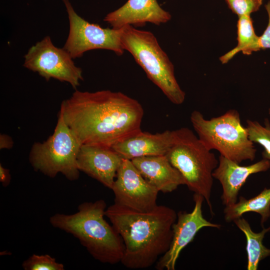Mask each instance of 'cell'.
I'll return each instance as SVG.
<instances>
[{
	"mask_svg": "<svg viewBox=\"0 0 270 270\" xmlns=\"http://www.w3.org/2000/svg\"><path fill=\"white\" fill-rule=\"evenodd\" d=\"M60 110L82 144L109 148L141 131L144 113L138 100L110 90H76Z\"/></svg>",
	"mask_w": 270,
	"mask_h": 270,
	"instance_id": "1",
	"label": "cell"
},
{
	"mask_svg": "<svg viewBox=\"0 0 270 270\" xmlns=\"http://www.w3.org/2000/svg\"><path fill=\"white\" fill-rule=\"evenodd\" d=\"M105 216L122 240L124 250L120 262L130 269L148 268L166 253L177 219L176 211L167 206L158 205L143 212L115 203L106 208Z\"/></svg>",
	"mask_w": 270,
	"mask_h": 270,
	"instance_id": "2",
	"label": "cell"
},
{
	"mask_svg": "<svg viewBox=\"0 0 270 270\" xmlns=\"http://www.w3.org/2000/svg\"><path fill=\"white\" fill-rule=\"evenodd\" d=\"M106 207L103 200L84 202L73 214L51 216L50 222L78 238L95 260L114 264L121 262L124 246L120 235L104 218Z\"/></svg>",
	"mask_w": 270,
	"mask_h": 270,
	"instance_id": "3",
	"label": "cell"
},
{
	"mask_svg": "<svg viewBox=\"0 0 270 270\" xmlns=\"http://www.w3.org/2000/svg\"><path fill=\"white\" fill-rule=\"evenodd\" d=\"M172 131V143L166 156L181 174L188 189L204 197L213 214L210 200L212 172L218 160L188 128Z\"/></svg>",
	"mask_w": 270,
	"mask_h": 270,
	"instance_id": "4",
	"label": "cell"
},
{
	"mask_svg": "<svg viewBox=\"0 0 270 270\" xmlns=\"http://www.w3.org/2000/svg\"><path fill=\"white\" fill-rule=\"evenodd\" d=\"M122 28V45L129 52L148 78L175 104H182L185 92L174 75V66L150 32L127 25Z\"/></svg>",
	"mask_w": 270,
	"mask_h": 270,
	"instance_id": "5",
	"label": "cell"
},
{
	"mask_svg": "<svg viewBox=\"0 0 270 270\" xmlns=\"http://www.w3.org/2000/svg\"><path fill=\"white\" fill-rule=\"evenodd\" d=\"M190 119L198 138L210 150H216L220 155L240 164L254 159L256 150L246 127L242 124L238 110H230L210 120L194 110Z\"/></svg>",
	"mask_w": 270,
	"mask_h": 270,
	"instance_id": "6",
	"label": "cell"
},
{
	"mask_svg": "<svg viewBox=\"0 0 270 270\" xmlns=\"http://www.w3.org/2000/svg\"><path fill=\"white\" fill-rule=\"evenodd\" d=\"M82 144L66 123L60 110L53 134L44 142L33 144L29 160L36 170L54 178L60 173L68 180H77V157Z\"/></svg>",
	"mask_w": 270,
	"mask_h": 270,
	"instance_id": "7",
	"label": "cell"
},
{
	"mask_svg": "<svg viewBox=\"0 0 270 270\" xmlns=\"http://www.w3.org/2000/svg\"><path fill=\"white\" fill-rule=\"evenodd\" d=\"M68 14L70 30L64 48L73 59L88 50L104 49L118 56L124 52L122 45V28H102L78 16L69 0H62Z\"/></svg>",
	"mask_w": 270,
	"mask_h": 270,
	"instance_id": "8",
	"label": "cell"
},
{
	"mask_svg": "<svg viewBox=\"0 0 270 270\" xmlns=\"http://www.w3.org/2000/svg\"><path fill=\"white\" fill-rule=\"evenodd\" d=\"M24 57V66L47 81L56 79L76 89L84 79L82 70L76 66L70 54L56 46L49 36L30 47Z\"/></svg>",
	"mask_w": 270,
	"mask_h": 270,
	"instance_id": "9",
	"label": "cell"
},
{
	"mask_svg": "<svg viewBox=\"0 0 270 270\" xmlns=\"http://www.w3.org/2000/svg\"><path fill=\"white\" fill-rule=\"evenodd\" d=\"M114 203L139 212H148L158 206L159 192L142 176L132 160L123 159L112 188Z\"/></svg>",
	"mask_w": 270,
	"mask_h": 270,
	"instance_id": "10",
	"label": "cell"
},
{
	"mask_svg": "<svg viewBox=\"0 0 270 270\" xmlns=\"http://www.w3.org/2000/svg\"><path fill=\"white\" fill-rule=\"evenodd\" d=\"M194 206L190 212L180 211L172 228V236L168 250L156 263L158 270H174L181 251L192 241L198 232L204 227L220 228L219 224L210 222L204 218L202 204L204 200L200 194H194Z\"/></svg>",
	"mask_w": 270,
	"mask_h": 270,
	"instance_id": "11",
	"label": "cell"
},
{
	"mask_svg": "<svg viewBox=\"0 0 270 270\" xmlns=\"http://www.w3.org/2000/svg\"><path fill=\"white\" fill-rule=\"evenodd\" d=\"M123 158L112 148L81 145L77 165L80 171L112 189Z\"/></svg>",
	"mask_w": 270,
	"mask_h": 270,
	"instance_id": "12",
	"label": "cell"
},
{
	"mask_svg": "<svg viewBox=\"0 0 270 270\" xmlns=\"http://www.w3.org/2000/svg\"><path fill=\"white\" fill-rule=\"evenodd\" d=\"M171 18L170 13L162 8L157 0H128L107 14L104 20L112 28L120 29L127 25L144 26L147 22L160 26Z\"/></svg>",
	"mask_w": 270,
	"mask_h": 270,
	"instance_id": "13",
	"label": "cell"
},
{
	"mask_svg": "<svg viewBox=\"0 0 270 270\" xmlns=\"http://www.w3.org/2000/svg\"><path fill=\"white\" fill-rule=\"evenodd\" d=\"M270 168V162L264 158L254 164L243 166L220 155L212 176L222 185L221 198L223 204L228 206L236 202L238 192L248 177L252 174L266 172Z\"/></svg>",
	"mask_w": 270,
	"mask_h": 270,
	"instance_id": "14",
	"label": "cell"
},
{
	"mask_svg": "<svg viewBox=\"0 0 270 270\" xmlns=\"http://www.w3.org/2000/svg\"><path fill=\"white\" fill-rule=\"evenodd\" d=\"M131 160L144 178L159 192H171L186 184L181 174L166 155L143 156Z\"/></svg>",
	"mask_w": 270,
	"mask_h": 270,
	"instance_id": "15",
	"label": "cell"
},
{
	"mask_svg": "<svg viewBox=\"0 0 270 270\" xmlns=\"http://www.w3.org/2000/svg\"><path fill=\"white\" fill-rule=\"evenodd\" d=\"M173 140V131L151 134L142 130L112 146L123 158L132 159L147 156L166 155Z\"/></svg>",
	"mask_w": 270,
	"mask_h": 270,
	"instance_id": "16",
	"label": "cell"
},
{
	"mask_svg": "<svg viewBox=\"0 0 270 270\" xmlns=\"http://www.w3.org/2000/svg\"><path fill=\"white\" fill-rule=\"evenodd\" d=\"M248 212L258 214L261 216L260 224L264 226L270 217V188H265L258 195L250 199L240 196L238 202L226 206L224 218L226 222H234Z\"/></svg>",
	"mask_w": 270,
	"mask_h": 270,
	"instance_id": "17",
	"label": "cell"
},
{
	"mask_svg": "<svg viewBox=\"0 0 270 270\" xmlns=\"http://www.w3.org/2000/svg\"><path fill=\"white\" fill-rule=\"evenodd\" d=\"M234 222L246 238L247 270H256L260 262L270 256V248L263 244L265 234L270 231V226L267 228H264L259 232H256L252 230L248 222L242 217L235 220Z\"/></svg>",
	"mask_w": 270,
	"mask_h": 270,
	"instance_id": "18",
	"label": "cell"
},
{
	"mask_svg": "<svg viewBox=\"0 0 270 270\" xmlns=\"http://www.w3.org/2000/svg\"><path fill=\"white\" fill-rule=\"evenodd\" d=\"M237 34L238 45L220 58L222 64L227 63L240 52L244 54L250 55L253 52L260 50V36L254 32L253 21L250 15L238 17Z\"/></svg>",
	"mask_w": 270,
	"mask_h": 270,
	"instance_id": "19",
	"label": "cell"
},
{
	"mask_svg": "<svg viewBox=\"0 0 270 270\" xmlns=\"http://www.w3.org/2000/svg\"><path fill=\"white\" fill-rule=\"evenodd\" d=\"M264 123V126L257 121L248 120L246 127L250 140L262 146V156L270 163V122L266 118Z\"/></svg>",
	"mask_w": 270,
	"mask_h": 270,
	"instance_id": "20",
	"label": "cell"
},
{
	"mask_svg": "<svg viewBox=\"0 0 270 270\" xmlns=\"http://www.w3.org/2000/svg\"><path fill=\"white\" fill-rule=\"evenodd\" d=\"M22 267L24 270H64V266L49 254H33L24 260Z\"/></svg>",
	"mask_w": 270,
	"mask_h": 270,
	"instance_id": "21",
	"label": "cell"
},
{
	"mask_svg": "<svg viewBox=\"0 0 270 270\" xmlns=\"http://www.w3.org/2000/svg\"><path fill=\"white\" fill-rule=\"evenodd\" d=\"M233 13L240 16L250 15L258 11L262 4V0H224Z\"/></svg>",
	"mask_w": 270,
	"mask_h": 270,
	"instance_id": "22",
	"label": "cell"
},
{
	"mask_svg": "<svg viewBox=\"0 0 270 270\" xmlns=\"http://www.w3.org/2000/svg\"><path fill=\"white\" fill-rule=\"evenodd\" d=\"M265 8L268 14V22L266 29L260 36V50L270 48V1L265 5Z\"/></svg>",
	"mask_w": 270,
	"mask_h": 270,
	"instance_id": "23",
	"label": "cell"
},
{
	"mask_svg": "<svg viewBox=\"0 0 270 270\" xmlns=\"http://www.w3.org/2000/svg\"><path fill=\"white\" fill-rule=\"evenodd\" d=\"M11 176L10 170L4 168L0 164V182L4 187L8 186L10 182Z\"/></svg>",
	"mask_w": 270,
	"mask_h": 270,
	"instance_id": "24",
	"label": "cell"
},
{
	"mask_svg": "<svg viewBox=\"0 0 270 270\" xmlns=\"http://www.w3.org/2000/svg\"><path fill=\"white\" fill-rule=\"evenodd\" d=\"M13 144V140L10 136L4 134L0 135V149H10Z\"/></svg>",
	"mask_w": 270,
	"mask_h": 270,
	"instance_id": "25",
	"label": "cell"
},
{
	"mask_svg": "<svg viewBox=\"0 0 270 270\" xmlns=\"http://www.w3.org/2000/svg\"><path fill=\"white\" fill-rule=\"evenodd\" d=\"M268 114H269L270 116V108L268 109Z\"/></svg>",
	"mask_w": 270,
	"mask_h": 270,
	"instance_id": "26",
	"label": "cell"
}]
</instances>
